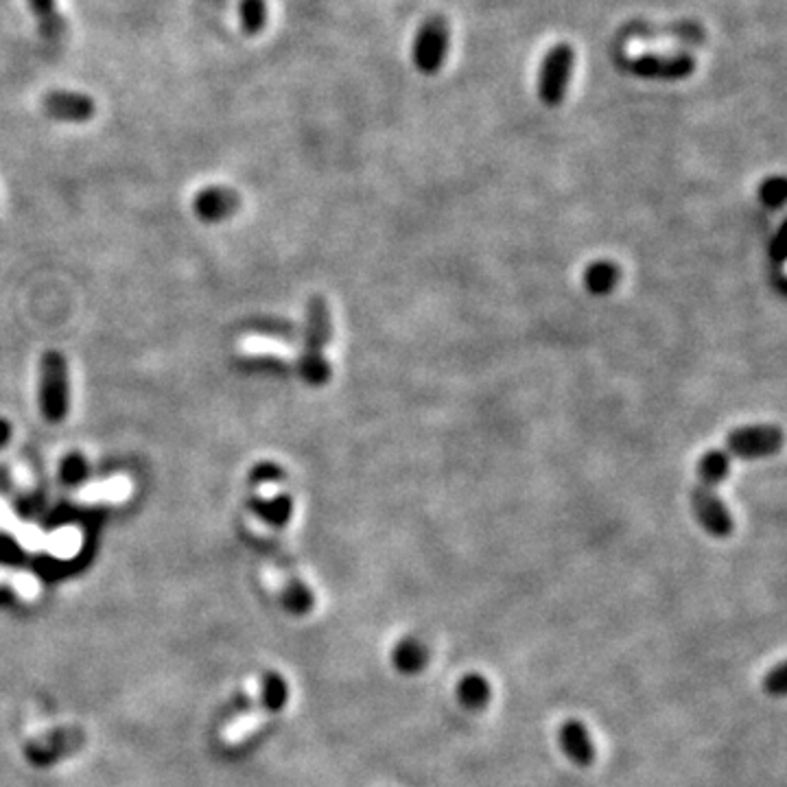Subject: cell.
I'll list each match as a JSON object with an SVG mask.
<instances>
[{"mask_svg": "<svg viewBox=\"0 0 787 787\" xmlns=\"http://www.w3.org/2000/svg\"><path fill=\"white\" fill-rule=\"evenodd\" d=\"M731 471V455L724 449H711L698 460V481L691 492V508L700 527L715 538L731 536L735 530L733 516L726 510L718 488Z\"/></svg>", "mask_w": 787, "mask_h": 787, "instance_id": "obj_1", "label": "cell"}, {"mask_svg": "<svg viewBox=\"0 0 787 787\" xmlns=\"http://www.w3.org/2000/svg\"><path fill=\"white\" fill-rule=\"evenodd\" d=\"M333 326H331V311L322 296H313L309 300L307 311V331H304V348L298 359V372L300 377L309 385H324L331 379V368L324 359V348L331 342Z\"/></svg>", "mask_w": 787, "mask_h": 787, "instance_id": "obj_2", "label": "cell"}, {"mask_svg": "<svg viewBox=\"0 0 787 787\" xmlns=\"http://www.w3.org/2000/svg\"><path fill=\"white\" fill-rule=\"evenodd\" d=\"M573 66H575V51L571 44L560 42L551 46L538 68L536 90L540 103L547 105V108H560V105L565 103Z\"/></svg>", "mask_w": 787, "mask_h": 787, "instance_id": "obj_3", "label": "cell"}, {"mask_svg": "<svg viewBox=\"0 0 787 787\" xmlns=\"http://www.w3.org/2000/svg\"><path fill=\"white\" fill-rule=\"evenodd\" d=\"M451 46V27L444 16L431 14L418 27L414 44H411V62L420 75H438Z\"/></svg>", "mask_w": 787, "mask_h": 787, "instance_id": "obj_4", "label": "cell"}, {"mask_svg": "<svg viewBox=\"0 0 787 787\" xmlns=\"http://www.w3.org/2000/svg\"><path fill=\"white\" fill-rule=\"evenodd\" d=\"M40 411L49 422L68 414V366L62 352L49 350L40 363Z\"/></svg>", "mask_w": 787, "mask_h": 787, "instance_id": "obj_5", "label": "cell"}, {"mask_svg": "<svg viewBox=\"0 0 787 787\" xmlns=\"http://www.w3.org/2000/svg\"><path fill=\"white\" fill-rule=\"evenodd\" d=\"M783 446V431L777 425H748L733 429L726 436V453L737 460H761Z\"/></svg>", "mask_w": 787, "mask_h": 787, "instance_id": "obj_6", "label": "cell"}, {"mask_svg": "<svg viewBox=\"0 0 787 787\" xmlns=\"http://www.w3.org/2000/svg\"><path fill=\"white\" fill-rule=\"evenodd\" d=\"M696 57L691 53H643L632 57L628 70L648 81H683L696 73Z\"/></svg>", "mask_w": 787, "mask_h": 787, "instance_id": "obj_7", "label": "cell"}, {"mask_svg": "<svg viewBox=\"0 0 787 787\" xmlns=\"http://www.w3.org/2000/svg\"><path fill=\"white\" fill-rule=\"evenodd\" d=\"M44 112L57 121H70V123H84L90 121L95 116L97 108L95 101L86 95H79V92H49L42 101Z\"/></svg>", "mask_w": 787, "mask_h": 787, "instance_id": "obj_8", "label": "cell"}, {"mask_svg": "<svg viewBox=\"0 0 787 787\" xmlns=\"http://www.w3.org/2000/svg\"><path fill=\"white\" fill-rule=\"evenodd\" d=\"M558 744L562 746V753L575 766H591L595 761V746L589 728L580 720H567L558 731Z\"/></svg>", "mask_w": 787, "mask_h": 787, "instance_id": "obj_9", "label": "cell"}, {"mask_svg": "<svg viewBox=\"0 0 787 787\" xmlns=\"http://www.w3.org/2000/svg\"><path fill=\"white\" fill-rule=\"evenodd\" d=\"M195 213L204 221H221L239 208V195L226 186H210L195 197Z\"/></svg>", "mask_w": 787, "mask_h": 787, "instance_id": "obj_10", "label": "cell"}, {"mask_svg": "<svg viewBox=\"0 0 787 787\" xmlns=\"http://www.w3.org/2000/svg\"><path fill=\"white\" fill-rule=\"evenodd\" d=\"M392 663L396 667V672H401L405 676L420 674L429 663V648L416 637H405L396 643V648L392 652Z\"/></svg>", "mask_w": 787, "mask_h": 787, "instance_id": "obj_11", "label": "cell"}, {"mask_svg": "<svg viewBox=\"0 0 787 787\" xmlns=\"http://www.w3.org/2000/svg\"><path fill=\"white\" fill-rule=\"evenodd\" d=\"M490 698H492V687L488 680L477 672L466 674L460 680V685H457V700H460L462 707L468 711L484 709Z\"/></svg>", "mask_w": 787, "mask_h": 787, "instance_id": "obj_12", "label": "cell"}, {"mask_svg": "<svg viewBox=\"0 0 787 787\" xmlns=\"http://www.w3.org/2000/svg\"><path fill=\"white\" fill-rule=\"evenodd\" d=\"M621 269L613 261H595L584 272V287L593 296H606L619 283Z\"/></svg>", "mask_w": 787, "mask_h": 787, "instance_id": "obj_13", "label": "cell"}, {"mask_svg": "<svg viewBox=\"0 0 787 787\" xmlns=\"http://www.w3.org/2000/svg\"><path fill=\"white\" fill-rule=\"evenodd\" d=\"M42 33L49 40H57L64 33V20L57 11V0H29Z\"/></svg>", "mask_w": 787, "mask_h": 787, "instance_id": "obj_14", "label": "cell"}, {"mask_svg": "<svg viewBox=\"0 0 787 787\" xmlns=\"http://www.w3.org/2000/svg\"><path fill=\"white\" fill-rule=\"evenodd\" d=\"M285 606L293 615H307L313 608V595L296 573H289L285 586Z\"/></svg>", "mask_w": 787, "mask_h": 787, "instance_id": "obj_15", "label": "cell"}, {"mask_svg": "<svg viewBox=\"0 0 787 787\" xmlns=\"http://www.w3.org/2000/svg\"><path fill=\"white\" fill-rule=\"evenodd\" d=\"M254 505H256L258 516H261V519L272 527H285L289 516H291V508H293L291 497H287V495L274 497L272 501H265V499L256 501Z\"/></svg>", "mask_w": 787, "mask_h": 787, "instance_id": "obj_16", "label": "cell"}, {"mask_svg": "<svg viewBox=\"0 0 787 787\" xmlns=\"http://www.w3.org/2000/svg\"><path fill=\"white\" fill-rule=\"evenodd\" d=\"M241 25L248 35L261 33L267 25L265 0H241Z\"/></svg>", "mask_w": 787, "mask_h": 787, "instance_id": "obj_17", "label": "cell"}, {"mask_svg": "<svg viewBox=\"0 0 787 787\" xmlns=\"http://www.w3.org/2000/svg\"><path fill=\"white\" fill-rule=\"evenodd\" d=\"M127 490H129L127 479L116 477V479L105 481V484H97V486L86 488L79 495V499L81 501H103V499L116 501V499H123L127 495Z\"/></svg>", "mask_w": 787, "mask_h": 787, "instance_id": "obj_18", "label": "cell"}, {"mask_svg": "<svg viewBox=\"0 0 787 787\" xmlns=\"http://www.w3.org/2000/svg\"><path fill=\"white\" fill-rule=\"evenodd\" d=\"M761 202L766 204L768 208H779L785 204V197H787V184L785 178L777 175V178H768L766 182L761 184V191H759Z\"/></svg>", "mask_w": 787, "mask_h": 787, "instance_id": "obj_19", "label": "cell"}, {"mask_svg": "<svg viewBox=\"0 0 787 787\" xmlns=\"http://www.w3.org/2000/svg\"><path fill=\"white\" fill-rule=\"evenodd\" d=\"M785 669L787 665L781 661L777 667H772L770 672L763 678V691L770 693V696H783L785 693Z\"/></svg>", "mask_w": 787, "mask_h": 787, "instance_id": "obj_20", "label": "cell"}, {"mask_svg": "<svg viewBox=\"0 0 787 787\" xmlns=\"http://www.w3.org/2000/svg\"><path fill=\"white\" fill-rule=\"evenodd\" d=\"M283 477H285L283 468H278L276 464H263L252 473V479L256 484H269V481H280Z\"/></svg>", "mask_w": 787, "mask_h": 787, "instance_id": "obj_21", "label": "cell"}, {"mask_svg": "<svg viewBox=\"0 0 787 787\" xmlns=\"http://www.w3.org/2000/svg\"><path fill=\"white\" fill-rule=\"evenodd\" d=\"M84 473H86L84 457H79V455L68 457L66 464H64V479L66 481H77V479L84 477Z\"/></svg>", "mask_w": 787, "mask_h": 787, "instance_id": "obj_22", "label": "cell"}, {"mask_svg": "<svg viewBox=\"0 0 787 787\" xmlns=\"http://www.w3.org/2000/svg\"><path fill=\"white\" fill-rule=\"evenodd\" d=\"M9 436H11V427H9V422L0 420V446H3V444L9 440Z\"/></svg>", "mask_w": 787, "mask_h": 787, "instance_id": "obj_23", "label": "cell"}]
</instances>
